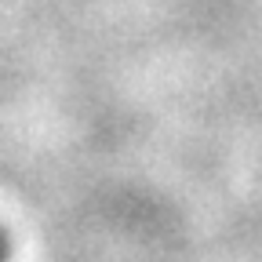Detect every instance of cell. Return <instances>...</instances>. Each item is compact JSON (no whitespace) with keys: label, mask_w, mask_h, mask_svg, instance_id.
Listing matches in <instances>:
<instances>
[{"label":"cell","mask_w":262,"mask_h":262,"mask_svg":"<svg viewBox=\"0 0 262 262\" xmlns=\"http://www.w3.org/2000/svg\"><path fill=\"white\" fill-rule=\"evenodd\" d=\"M8 258V241H4V233H0V262Z\"/></svg>","instance_id":"cell-1"}]
</instances>
